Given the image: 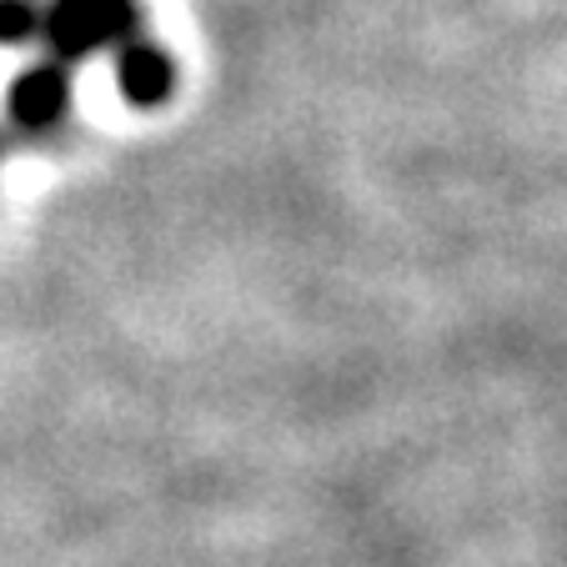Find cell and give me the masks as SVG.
Segmentation results:
<instances>
[{"label":"cell","instance_id":"obj_1","mask_svg":"<svg viewBox=\"0 0 567 567\" xmlns=\"http://www.w3.org/2000/svg\"><path fill=\"white\" fill-rule=\"evenodd\" d=\"M41 35L51 45V61L71 65L101 45L141 35V0H51Z\"/></svg>","mask_w":567,"mask_h":567},{"label":"cell","instance_id":"obj_2","mask_svg":"<svg viewBox=\"0 0 567 567\" xmlns=\"http://www.w3.org/2000/svg\"><path fill=\"white\" fill-rule=\"evenodd\" d=\"M6 111L25 136H45L71 116V71L61 61H41L31 71H21L6 91Z\"/></svg>","mask_w":567,"mask_h":567},{"label":"cell","instance_id":"obj_3","mask_svg":"<svg viewBox=\"0 0 567 567\" xmlns=\"http://www.w3.org/2000/svg\"><path fill=\"white\" fill-rule=\"evenodd\" d=\"M116 86L131 106H161L176 91V61L146 35H131L116 45Z\"/></svg>","mask_w":567,"mask_h":567},{"label":"cell","instance_id":"obj_4","mask_svg":"<svg viewBox=\"0 0 567 567\" xmlns=\"http://www.w3.org/2000/svg\"><path fill=\"white\" fill-rule=\"evenodd\" d=\"M45 6L41 0H0V45H25L41 35Z\"/></svg>","mask_w":567,"mask_h":567}]
</instances>
